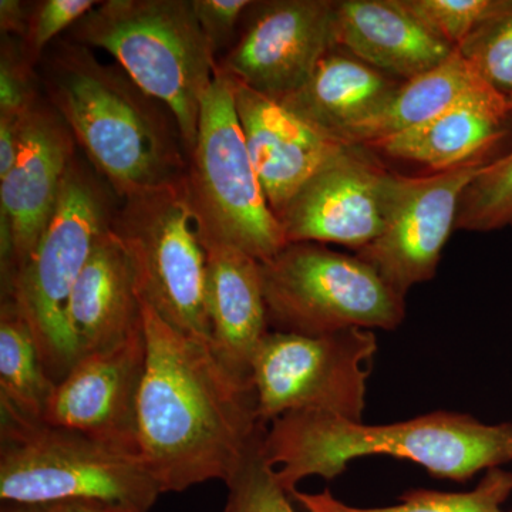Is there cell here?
<instances>
[{
  "label": "cell",
  "mask_w": 512,
  "mask_h": 512,
  "mask_svg": "<svg viewBox=\"0 0 512 512\" xmlns=\"http://www.w3.org/2000/svg\"><path fill=\"white\" fill-rule=\"evenodd\" d=\"M143 322L141 460L163 494L212 480L227 484L268 430L251 377L232 372L211 343L173 328L144 301Z\"/></svg>",
  "instance_id": "1"
},
{
  "label": "cell",
  "mask_w": 512,
  "mask_h": 512,
  "mask_svg": "<svg viewBox=\"0 0 512 512\" xmlns=\"http://www.w3.org/2000/svg\"><path fill=\"white\" fill-rule=\"evenodd\" d=\"M49 101L117 197L183 183L188 154L173 113L120 66L64 42L46 66Z\"/></svg>",
  "instance_id": "2"
},
{
  "label": "cell",
  "mask_w": 512,
  "mask_h": 512,
  "mask_svg": "<svg viewBox=\"0 0 512 512\" xmlns=\"http://www.w3.org/2000/svg\"><path fill=\"white\" fill-rule=\"evenodd\" d=\"M264 456L288 494L305 478L332 480L350 461L366 456L404 458L433 477L467 481L512 461V424L436 412L367 426L328 413H288L269 424Z\"/></svg>",
  "instance_id": "3"
},
{
  "label": "cell",
  "mask_w": 512,
  "mask_h": 512,
  "mask_svg": "<svg viewBox=\"0 0 512 512\" xmlns=\"http://www.w3.org/2000/svg\"><path fill=\"white\" fill-rule=\"evenodd\" d=\"M69 36L77 45L109 53L140 89L163 103L190 157L202 100L218 72L192 0H106Z\"/></svg>",
  "instance_id": "4"
},
{
  "label": "cell",
  "mask_w": 512,
  "mask_h": 512,
  "mask_svg": "<svg viewBox=\"0 0 512 512\" xmlns=\"http://www.w3.org/2000/svg\"><path fill=\"white\" fill-rule=\"evenodd\" d=\"M3 504L104 501L148 512L161 490L140 456L0 409Z\"/></svg>",
  "instance_id": "5"
},
{
  "label": "cell",
  "mask_w": 512,
  "mask_h": 512,
  "mask_svg": "<svg viewBox=\"0 0 512 512\" xmlns=\"http://www.w3.org/2000/svg\"><path fill=\"white\" fill-rule=\"evenodd\" d=\"M114 211L103 184L74 158L36 248L8 284L2 285V296H12L25 313L43 367L55 384L77 363L67 309L74 285L94 245L110 228Z\"/></svg>",
  "instance_id": "6"
},
{
  "label": "cell",
  "mask_w": 512,
  "mask_h": 512,
  "mask_svg": "<svg viewBox=\"0 0 512 512\" xmlns=\"http://www.w3.org/2000/svg\"><path fill=\"white\" fill-rule=\"evenodd\" d=\"M185 190L202 245H227L259 262L288 245L249 156L231 80L220 66L202 100Z\"/></svg>",
  "instance_id": "7"
},
{
  "label": "cell",
  "mask_w": 512,
  "mask_h": 512,
  "mask_svg": "<svg viewBox=\"0 0 512 512\" xmlns=\"http://www.w3.org/2000/svg\"><path fill=\"white\" fill-rule=\"evenodd\" d=\"M259 264L269 330L305 336L393 330L406 316V296L357 255L295 242Z\"/></svg>",
  "instance_id": "8"
},
{
  "label": "cell",
  "mask_w": 512,
  "mask_h": 512,
  "mask_svg": "<svg viewBox=\"0 0 512 512\" xmlns=\"http://www.w3.org/2000/svg\"><path fill=\"white\" fill-rule=\"evenodd\" d=\"M111 229L126 249L141 299L173 328L211 343L207 252L183 183L121 200Z\"/></svg>",
  "instance_id": "9"
},
{
  "label": "cell",
  "mask_w": 512,
  "mask_h": 512,
  "mask_svg": "<svg viewBox=\"0 0 512 512\" xmlns=\"http://www.w3.org/2000/svg\"><path fill=\"white\" fill-rule=\"evenodd\" d=\"M376 352L372 330L320 336L269 330L251 367L262 424L268 427L279 417L298 412L363 421L370 363Z\"/></svg>",
  "instance_id": "10"
},
{
  "label": "cell",
  "mask_w": 512,
  "mask_h": 512,
  "mask_svg": "<svg viewBox=\"0 0 512 512\" xmlns=\"http://www.w3.org/2000/svg\"><path fill=\"white\" fill-rule=\"evenodd\" d=\"M491 163L490 158H476L421 177L397 173L386 227L355 255L372 265L400 295L431 281L444 245L456 229L461 195Z\"/></svg>",
  "instance_id": "11"
},
{
  "label": "cell",
  "mask_w": 512,
  "mask_h": 512,
  "mask_svg": "<svg viewBox=\"0 0 512 512\" xmlns=\"http://www.w3.org/2000/svg\"><path fill=\"white\" fill-rule=\"evenodd\" d=\"M332 0L254 2L237 42L218 63L237 82L282 101L311 79L335 46Z\"/></svg>",
  "instance_id": "12"
},
{
  "label": "cell",
  "mask_w": 512,
  "mask_h": 512,
  "mask_svg": "<svg viewBox=\"0 0 512 512\" xmlns=\"http://www.w3.org/2000/svg\"><path fill=\"white\" fill-rule=\"evenodd\" d=\"M397 173L365 146H346L313 175L279 217L286 242L339 244L353 251L382 234Z\"/></svg>",
  "instance_id": "13"
},
{
  "label": "cell",
  "mask_w": 512,
  "mask_h": 512,
  "mask_svg": "<svg viewBox=\"0 0 512 512\" xmlns=\"http://www.w3.org/2000/svg\"><path fill=\"white\" fill-rule=\"evenodd\" d=\"M146 362L143 325L126 342L77 360L53 389L42 420L140 456L137 412Z\"/></svg>",
  "instance_id": "14"
},
{
  "label": "cell",
  "mask_w": 512,
  "mask_h": 512,
  "mask_svg": "<svg viewBox=\"0 0 512 512\" xmlns=\"http://www.w3.org/2000/svg\"><path fill=\"white\" fill-rule=\"evenodd\" d=\"M76 141L50 101L39 99L23 124L18 158L0 180V218L8 221L13 238L9 279L28 261L55 211Z\"/></svg>",
  "instance_id": "15"
},
{
  "label": "cell",
  "mask_w": 512,
  "mask_h": 512,
  "mask_svg": "<svg viewBox=\"0 0 512 512\" xmlns=\"http://www.w3.org/2000/svg\"><path fill=\"white\" fill-rule=\"evenodd\" d=\"M229 80L249 156L279 220L303 185L346 144L323 136L278 101Z\"/></svg>",
  "instance_id": "16"
},
{
  "label": "cell",
  "mask_w": 512,
  "mask_h": 512,
  "mask_svg": "<svg viewBox=\"0 0 512 512\" xmlns=\"http://www.w3.org/2000/svg\"><path fill=\"white\" fill-rule=\"evenodd\" d=\"M366 147L433 173L476 158L497 161L512 151L510 100L483 83L426 123Z\"/></svg>",
  "instance_id": "17"
},
{
  "label": "cell",
  "mask_w": 512,
  "mask_h": 512,
  "mask_svg": "<svg viewBox=\"0 0 512 512\" xmlns=\"http://www.w3.org/2000/svg\"><path fill=\"white\" fill-rule=\"evenodd\" d=\"M77 360L114 348L143 329V301L126 249L113 229L94 245L67 309Z\"/></svg>",
  "instance_id": "18"
},
{
  "label": "cell",
  "mask_w": 512,
  "mask_h": 512,
  "mask_svg": "<svg viewBox=\"0 0 512 512\" xmlns=\"http://www.w3.org/2000/svg\"><path fill=\"white\" fill-rule=\"evenodd\" d=\"M335 46L400 82L430 72L456 52L402 0L336 2Z\"/></svg>",
  "instance_id": "19"
},
{
  "label": "cell",
  "mask_w": 512,
  "mask_h": 512,
  "mask_svg": "<svg viewBox=\"0 0 512 512\" xmlns=\"http://www.w3.org/2000/svg\"><path fill=\"white\" fill-rule=\"evenodd\" d=\"M204 248L212 349L232 372L251 377L256 350L269 332L261 264L227 245Z\"/></svg>",
  "instance_id": "20"
},
{
  "label": "cell",
  "mask_w": 512,
  "mask_h": 512,
  "mask_svg": "<svg viewBox=\"0 0 512 512\" xmlns=\"http://www.w3.org/2000/svg\"><path fill=\"white\" fill-rule=\"evenodd\" d=\"M402 83L333 47L311 79L278 103L323 136L345 144L350 131L379 111Z\"/></svg>",
  "instance_id": "21"
},
{
  "label": "cell",
  "mask_w": 512,
  "mask_h": 512,
  "mask_svg": "<svg viewBox=\"0 0 512 512\" xmlns=\"http://www.w3.org/2000/svg\"><path fill=\"white\" fill-rule=\"evenodd\" d=\"M483 83L474 67L456 49L430 72L400 84L379 111L350 131L345 144L366 147L420 126Z\"/></svg>",
  "instance_id": "22"
},
{
  "label": "cell",
  "mask_w": 512,
  "mask_h": 512,
  "mask_svg": "<svg viewBox=\"0 0 512 512\" xmlns=\"http://www.w3.org/2000/svg\"><path fill=\"white\" fill-rule=\"evenodd\" d=\"M56 384L47 376L33 330L15 299L0 306V409L42 420Z\"/></svg>",
  "instance_id": "23"
},
{
  "label": "cell",
  "mask_w": 512,
  "mask_h": 512,
  "mask_svg": "<svg viewBox=\"0 0 512 512\" xmlns=\"http://www.w3.org/2000/svg\"><path fill=\"white\" fill-rule=\"evenodd\" d=\"M289 495L306 512H512L504 510V504L512 495V473L500 467L491 468L468 493L407 491L402 503L390 507H353L336 500L329 490L318 494L293 490Z\"/></svg>",
  "instance_id": "24"
},
{
  "label": "cell",
  "mask_w": 512,
  "mask_h": 512,
  "mask_svg": "<svg viewBox=\"0 0 512 512\" xmlns=\"http://www.w3.org/2000/svg\"><path fill=\"white\" fill-rule=\"evenodd\" d=\"M512 227V151L488 164L461 195L456 229L490 232Z\"/></svg>",
  "instance_id": "25"
},
{
  "label": "cell",
  "mask_w": 512,
  "mask_h": 512,
  "mask_svg": "<svg viewBox=\"0 0 512 512\" xmlns=\"http://www.w3.org/2000/svg\"><path fill=\"white\" fill-rule=\"evenodd\" d=\"M457 50L488 86L512 99V0H498Z\"/></svg>",
  "instance_id": "26"
},
{
  "label": "cell",
  "mask_w": 512,
  "mask_h": 512,
  "mask_svg": "<svg viewBox=\"0 0 512 512\" xmlns=\"http://www.w3.org/2000/svg\"><path fill=\"white\" fill-rule=\"evenodd\" d=\"M227 487L228 498L222 512H295L289 501L291 495L279 484L275 468L264 456V440L252 450Z\"/></svg>",
  "instance_id": "27"
},
{
  "label": "cell",
  "mask_w": 512,
  "mask_h": 512,
  "mask_svg": "<svg viewBox=\"0 0 512 512\" xmlns=\"http://www.w3.org/2000/svg\"><path fill=\"white\" fill-rule=\"evenodd\" d=\"M404 8L457 49L497 8L498 0H402Z\"/></svg>",
  "instance_id": "28"
},
{
  "label": "cell",
  "mask_w": 512,
  "mask_h": 512,
  "mask_svg": "<svg viewBox=\"0 0 512 512\" xmlns=\"http://www.w3.org/2000/svg\"><path fill=\"white\" fill-rule=\"evenodd\" d=\"M100 2L96 0H45L36 3L29 15V28L22 49L30 64H35L55 37L70 30L92 12Z\"/></svg>",
  "instance_id": "29"
},
{
  "label": "cell",
  "mask_w": 512,
  "mask_h": 512,
  "mask_svg": "<svg viewBox=\"0 0 512 512\" xmlns=\"http://www.w3.org/2000/svg\"><path fill=\"white\" fill-rule=\"evenodd\" d=\"M29 60L23 49L3 40L0 60V120L22 121L28 116L37 94L30 82Z\"/></svg>",
  "instance_id": "30"
},
{
  "label": "cell",
  "mask_w": 512,
  "mask_h": 512,
  "mask_svg": "<svg viewBox=\"0 0 512 512\" xmlns=\"http://www.w3.org/2000/svg\"><path fill=\"white\" fill-rule=\"evenodd\" d=\"M195 15L215 55L231 42L239 20L252 2L249 0H192Z\"/></svg>",
  "instance_id": "31"
},
{
  "label": "cell",
  "mask_w": 512,
  "mask_h": 512,
  "mask_svg": "<svg viewBox=\"0 0 512 512\" xmlns=\"http://www.w3.org/2000/svg\"><path fill=\"white\" fill-rule=\"evenodd\" d=\"M0 512H141L104 501L72 500L45 504H3Z\"/></svg>",
  "instance_id": "32"
},
{
  "label": "cell",
  "mask_w": 512,
  "mask_h": 512,
  "mask_svg": "<svg viewBox=\"0 0 512 512\" xmlns=\"http://www.w3.org/2000/svg\"><path fill=\"white\" fill-rule=\"evenodd\" d=\"M29 28V9L19 0L0 2V29L3 35L20 36L25 39Z\"/></svg>",
  "instance_id": "33"
},
{
  "label": "cell",
  "mask_w": 512,
  "mask_h": 512,
  "mask_svg": "<svg viewBox=\"0 0 512 512\" xmlns=\"http://www.w3.org/2000/svg\"><path fill=\"white\" fill-rule=\"evenodd\" d=\"M510 104H511V107H512V99H510Z\"/></svg>",
  "instance_id": "34"
}]
</instances>
